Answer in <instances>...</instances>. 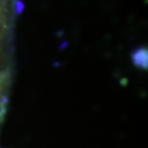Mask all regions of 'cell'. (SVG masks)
I'll use <instances>...</instances> for the list:
<instances>
[{"label": "cell", "mask_w": 148, "mask_h": 148, "mask_svg": "<svg viewBox=\"0 0 148 148\" xmlns=\"http://www.w3.org/2000/svg\"><path fill=\"white\" fill-rule=\"evenodd\" d=\"M132 64L136 68L148 69V49L146 47H140L133 51L131 54Z\"/></svg>", "instance_id": "6da1fadb"}]
</instances>
